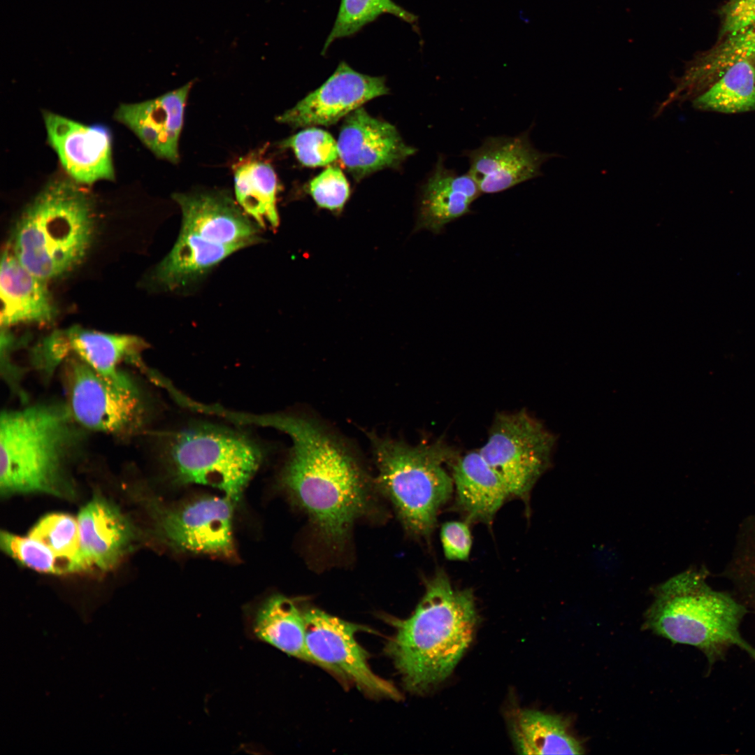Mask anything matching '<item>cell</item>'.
I'll list each match as a JSON object with an SVG mask.
<instances>
[{
  "label": "cell",
  "mask_w": 755,
  "mask_h": 755,
  "mask_svg": "<svg viewBox=\"0 0 755 755\" xmlns=\"http://www.w3.org/2000/svg\"><path fill=\"white\" fill-rule=\"evenodd\" d=\"M81 548L89 570L113 568L134 539L130 521L112 502L95 496L78 515Z\"/></svg>",
  "instance_id": "d6986e66"
},
{
  "label": "cell",
  "mask_w": 755,
  "mask_h": 755,
  "mask_svg": "<svg viewBox=\"0 0 755 755\" xmlns=\"http://www.w3.org/2000/svg\"><path fill=\"white\" fill-rule=\"evenodd\" d=\"M444 162L440 155L422 187L416 229L440 233L447 224L470 213L471 204L482 194L468 172L459 175Z\"/></svg>",
  "instance_id": "44dd1931"
},
{
  "label": "cell",
  "mask_w": 755,
  "mask_h": 755,
  "mask_svg": "<svg viewBox=\"0 0 755 755\" xmlns=\"http://www.w3.org/2000/svg\"><path fill=\"white\" fill-rule=\"evenodd\" d=\"M440 537L444 554L450 560L468 559L472 540L468 525L461 522H447L441 528Z\"/></svg>",
  "instance_id": "836d02e7"
},
{
  "label": "cell",
  "mask_w": 755,
  "mask_h": 755,
  "mask_svg": "<svg viewBox=\"0 0 755 755\" xmlns=\"http://www.w3.org/2000/svg\"><path fill=\"white\" fill-rule=\"evenodd\" d=\"M238 250L181 229L172 250L157 266L154 280L166 289H175L195 280Z\"/></svg>",
  "instance_id": "cb8c5ba5"
},
{
  "label": "cell",
  "mask_w": 755,
  "mask_h": 755,
  "mask_svg": "<svg viewBox=\"0 0 755 755\" xmlns=\"http://www.w3.org/2000/svg\"><path fill=\"white\" fill-rule=\"evenodd\" d=\"M247 424L287 434L292 446L280 482L329 546H341L371 506V481L357 455L313 418L294 414H247Z\"/></svg>",
  "instance_id": "6da1fadb"
},
{
  "label": "cell",
  "mask_w": 755,
  "mask_h": 755,
  "mask_svg": "<svg viewBox=\"0 0 755 755\" xmlns=\"http://www.w3.org/2000/svg\"><path fill=\"white\" fill-rule=\"evenodd\" d=\"M699 110L737 113L755 110V62L743 61L728 68L693 100Z\"/></svg>",
  "instance_id": "83f0119b"
},
{
  "label": "cell",
  "mask_w": 755,
  "mask_h": 755,
  "mask_svg": "<svg viewBox=\"0 0 755 755\" xmlns=\"http://www.w3.org/2000/svg\"><path fill=\"white\" fill-rule=\"evenodd\" d=\"M45 282L26 269L8 247L5 249L0 271L1 328L47 324L55 319L57 308Z\"/></svg>",
  "instance_id": "ffe728a7"
},
{
  "label": "cell",
  "mask_w": 755,
  "mask_h": 755,
  "mask_svg": "<svg viewBox=\"0 0 755 755\" xmlns=\"http://www.w3.org/2000/svg\"><path fill=\"white\" fill-rule=\"evenodd\" d=\"M192 85L189 82L151 100L122 104L115 117L157 157L176 163L185 108Z\"/></svg>",
  "instance_id": "ac0fdd59"
},
{
  "label": "cell",
  "mask_w": 755,
  "mask_h": 755,
  "mask_svg": "<svg viewBox=\"0 0 755 755\" xmlns=\"http://www.w3.org/2000/svg\"><path fill=\"white\" fill-rule=\"evenodd\" d=\"M309 193L318 206L340 211L350 196V187L341 170L329 166L312 179Z\"/></svg>",
  "instance_id": "d6a6232c"
},
{
  "label": "cell",
  "mask_w": 755,
  "mask_h": 755,
  "mask_svg": "<svg viewBox=\"0 0 755 755\" xmlns=\"http://www.w3.org/2000/svg\"><path fill=\"white\" fill-rule=\"evenodd\" d=\"M530 131L531 128L512 137L489 136L479 148L463 152L469 160L468 173L482 194L498 193L538 178L542 175V164L559 156L537 150Z\"/></svg>",
  "instance_id": "5bb4252c"
},
{
  "label": "cell",
  "mask_w": 755,
  "mask_h": 755,
  "mask_svg": "<svg viewBox=\"0 0 755 755\" xmlns=\"http://www.w3.org/2000/svg\"><path fill=\"white\" fill-rule=\"evenodd\" d=\"M390 14L415 24L417 16L393 0H340L338 13L322 48L324 54L336 40L352 36L382 14Z\"/></svg>",
  "instance_id": "f1b7e54d"
},
{
  "label": "cell",
  "mask_w": 755,
  "mask_h": 755,
  "mask_svg": "<svg viewBox=\"0 0 755 755\" xmlns=\"http://www.w3.org/2000/svg\"><path fill=\"white\" fill-rule=\"evenodd\" d=\"M261 446L234 429L195 422L171 433L162 458L178 484H195L219 489L237 501L264 459Z\"/></svg>",
  "instance_id": "52a82bcc"
},
{
  "label": "cell",
  "mask_w": 755,
  "mask_h": 755,
  "mask_svg": "<svg viewBox=\"0 0 755 755\" xmlns=\"http://www.w3.org/2000/svg\"><path fill=\"white\" fill-rule=\"evenodd\" d=\"M555 437L525 410L496 415L479 452L510 495L526 498L546 469Z\"/></svg>",
  "instance_id": "9c48e42d"
},
{
  "label": "cell",
  "mask_w": 755,
  "mask_h": 755,
  "mask_svg": "<svg viewBox=\"0 0 755 755\" xmlns=\"http://www.w3.org/2000/svg\"><path fill=\"white\" fill-rule=\"evenodd\" d=\"M742 614L741 606L712 590L704 575L686 571L658 589L645 626L673 643L696 647L710 658L737 646L755 659V649L739 630Z\"/></svg>",
  "instance_id": "8992f818"
},
{
  "label": "cell",
  "mask_w": 755,
  "mask_h": 755,
  "mask_svg": "<svg viewBox=\"0 0 755 755\" xmlns=\"http://www.w3.org/2000/svg\"><path fill=\"white\" fill-rule=\"evenodd\" d=\"M510 731L516 750L521 754H581V742L569 731L559 716L531 710H519L510 719Z\"/></svg>",
  "instance_id": "484cf974"
},
{
  "label": "cell",
  "mask_w": 755,
  "mask_h": 755,
  "mask_svg": "<svg viewBox=\"0 0 755 755\" xmlns=\"http://www.w3.org/2000/svg\"><path fill=\"white\" fill-rule=\"evenodd\" d=\"M87 432L76 422L66 401H41L3 410L1 496H71L69 467L85 447Z\"/></svg>",
  "instance_id": "7a4b0ae2"
},
{
  "label": "cell",
  "mask_w": 755,
  "mask_h": 755,
  "mask_svg": "<svg viewBox=\"0 0 755 755\" xmlns=\"http://www.w3.org/2000/svg\"><path fill=\"white\" fill-rule=\"evenodd\" d=\"M755 62V22L731 34L719 45L693 62L668 94L669 102L684 100L707 89L733 64Z\"/></svg>",
  "instance_id": "603a6c76"
},
{
  "label": "cell",
  "mask_w": 755,
  "mask_h": 755,
  "mask_svg": "<svg viewBox=\"0 0 755 755\" xmlns=\"http://www.w3.org/2000/svg\"><path fill=\"white\" fill-rule=\"evenodd\" d=\"M452 477L457 503L470 520L490 522L510 495L479 450L459 458L452 466Z\"/></svg>",
  "instance_id": "7402d4cb"
},
{
  "label": "cell",
  "mask_w": 755,
  "mask_h": 755,
  "mask_svg": "<svg viewBox=\"0 0 755 755\" xmlns=\"http://www.w3.org/2000/svg\"><path fill=\"white\" fill-rule=\"evenodd\" d=\"M28 535L71 563L76 573L89 570L82 552L78 519L73 516L65 513L47 515L32 527Z\"/></svg>",
  "instance_id": "f546056e"
},
{
  "label": "cell",
  "mask_w": 755,
  "mask_h": 755,
  "mask_svg": "<svg viewBox=\"0 0 755 755\" xmlns=\"http://www.w3.org/2000/svg\"><path fill=\"white\" fill-rule=\"evenodd\" d=\"M62 366L66 403L81 427L121 439L143 430L149 416L148 401L129 373L109 378L74 356Z\"/></svg>",
  "instance_id": "ba28073f"
},
{
  "label": "cell",
  "mask_w": 755,
  "mask_h": 755,
  "mask_svg": "<svg viewBox=\"0 0 755 755\" xmlns=\"http://www.w3.org/2000/svg\"><path fill=\"white\" fill-rule=\"evenodd\" d=\"M234 187L240 208L259 226H278V181L269 164L258 160L241 163L235 168Z\"/></svg>",
  "instance_id": "4316f807"
},
{
  "label": "cell",
  "mask_w": 755,
  "mask_h": 755,
  "mask_svg": "<svg viewBox=\"0 0 755 755\" xmlns=\"http://www.w3.org/2000/svg\"><path fill=\"white\" fill-rule=\"evenodd\" d=\"M48 141L69 177L79 184L113 180L112 138L102 124L85 125L45 112Z\"/></svg>",
  "instance_id": "9a60e30c"
},
{
  "label": "cell",
  "mask_w": 755,
  "mask_h": 755,
  "mask_svg": "<svg viewBox=\"0 0 755 755\" xmlns=\"http://www.w3.org/2000/svg\"><path fill=\"white\" fill-rule=\"evenodd\" d=\"M1 549L22 566L39 573L51 575L74 573L73 566L58 557L41 542L27 537L1 531Z\"/></svg>",
  "instance_id": "4dcf8cb0"
},
{
  "label": "cell",
  "mask_w": 755,
  "mask_h": 755,
  "mask_svg": "<svg viewBox=\"0 0 755 755\" xmlns=\"http://www.w3.org/2000/svg\"><path fill=\"white\" fill-rule=\"evenodd\" d=\"M71 178L51 180L29 203L13 231L10 250L45 281L73 270L85 257L94 228L93 205Z\"/></svg>",
  "instance_id": "277c9868"
},
{
  "label": "cell",
  "mask_w": 755,
  "mask_h": 755,
  "mask_svg": "<svg viewBox=\"0 0 755 755\" xmlns=\"http://www.w3.org/2000/svg\"><path fill=\"white\" fill-rule=\"evenodd\" d=\"M368 437L378 469L375 485L409 533L429 535L453 491L452 477L444 468L453 450L442 441L411 445L375 433Z\"/></svg>",
  "instance_id": "5b68a950"
},
{
  "label": "cell",
  "mask_w": 755,
  "mask_h": 755,
  "mask_svg": "<svg viewBox=\"0 0 755 755\" xmlns=\"http://www.w3.org/2000/svg\"><path fill=\"white\" fill-rule=\"evenodd\" d=\"M306 645L315 664L373 697L399 699L398 689L371 669L366 651L356 640L365 626L345 621L315 607L302 609Z\"/></svg>",
  "instance_id": "30bf717a"
},
{
  "label": "cell",
  "mask_w": 755,
  "mask_h": 755,
  "mask_svg": "<svg viewBox=\"0 0 755 755\" xmlns=\"http://www.w3.org/2000/svg\"><path fill=\"white\" fill-rule=\"evenodd\" d=\"M146 347L143 340L134 335L72 326L51 332L31 348V353L35 365L48 375H53L68 357L74 356L103 376L120 379L127 373L122 370V364L148 371L142 358Z\"/></svg>",
  "instance_id": "7c38bea8"
},
{
  "label": "cell",
  "mask_w": 755,
  "mask_h": 755,
  "mask_svg": "<svg viewBox=\"0 0 755 755\" xmlns=\"http://www.w3.org/2000/svg\"><path fill=\"white\" fill-rule=\"evenodd\" d=\"M339 157L356 179L398 165L417 150L391 124L360 107L345 118L337 141Z\"/></svg>",
  "instance_id": "2e32d148"
},
{
  "label": "cell",
  "mask_w": 755,
  "mask_h": 755,
  "mask_svg": "<svg viewBox=\"0 0 755 755\" xmlns=\"http://www.w3.org/2000/svg\"><path fill=\"white\" fill-rule=\"evenodd\" d=\"M254 635L287 654L315 663L305 640L302 609L290 598L274 595L257 609L252 621Z\"/></svg>",
  "instance_id": "d4e9b609"
},
{
  "label": "cell",
  "mask_w": 755,
  "mask_h": 755,
  "mask_svg": "<svg viewBox=\"0 0 755 755\" xmlns=\"http://www.w3.org/2000/svg\"><path fill=\"white\" fill-rule=\"evenodd\" d=\"M388 91L384 78L361 73L341 62L324 83L277 120L294 128L329 126Z\"/></svg>",
  "instance_id": "4fadbf2b"
},
{
  "label": "cell",
  "mask_w": 755,
  "mask_h": 755,
  "mask_svg": "<svg viewBox=\"0 0 755 755\" xmlns=\"http://www.w3.org/2000/svg\"><path fill=\"white\" fill-rule=\"evenodd\" d=\"M282 145L291 148L298 160L310 167L323 166L339 157L338 143L333 136L320 129L308 128L285 140Z\"/></svg>",
  "instance_id": "1f68e13d"
},
{
  "label": "cell",
  "mask_w": 755,
  "mask_h": 755,
  "mask_svg": "<svg viewBox=\"0 0 755 755\" xmlns=\"http://www.w3.org/2000/svg\"><path fill=\"white\" fill-rule=\"evenodd\" d=\"M389 621L395 633L386 653L407 689L422 693L452 673L472 642L477 615L471 590L454 588L439 571L426 582L425 594L409 618Z\"/></svg>",
  "instance_id": "3957f363"
},
{
  "label": "cell",
  "mask_w": 755,
  "mask_h": 755,
  "mask_svg": "<svg viewBox=\"0 0 755 755\" xmlns=\"http://www.w3.org/2000/svg\"><path fill=\"white\" fill-rule=\"evenodd\" d=\"M755 22V0H729L722 9V31L726 36Z\"/></svg>",
  "instance_id": "e575fe53"
},
{
  "label": "cell",
  "mask_w": 755,
  "mask_h": 755,
  "mask_svg": "<svg viewBox=\"0 0 755 755\" xmlns=\"http://www.w3.org/2000/svg\"><path fill=\"white\" fill-rule=\"evenodd\" d=\"M182 229L213 243L238 250L261 240L257 226L230 197L218 192L177 193Z\"/></svg>",
  "instance_id": "e0dca14e"
},
{
  "label": "cell",
  "mask_w": 755,
  "mask_h": 755,
  "mask_svg": "<svg viewBox=\"0 0 755 755\" xmlns=\"http://www.w3.org/2000/svg\"><path fill=\"white\" fill-rule=\"evenodd\" d=\"M233 501L206 496L185 502H150L158 536L173 549L196 554L230 557L234 554Z\"/></svg>",
  "instance_id": "8fae6325"
}]
</instances>
